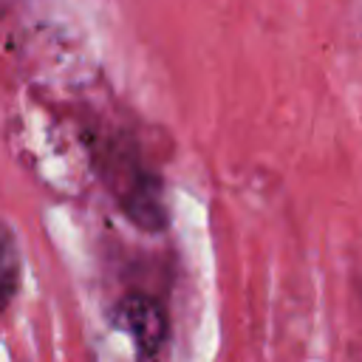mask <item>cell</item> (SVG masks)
<instances>
[{"mask_svg":"<svg viewBox=\"0 0 362 362\" xmlns=\"http://www.w3.org/2000/svg\"><path fill=\"white\" fill-rule=\"evenodd\" d=\"M116 320L133 337L141 356H156L170 337L167 311L150 294H127L116 308Z\"/></svg>","mask_w":362,"mask_h":362,"instance_id":"1","label":"cell"},{"mask_svg":"<svg viewBox=\"0 0 362 362\" xmlns=\"http://www.w3.org/2000/svg\"><path fill=\"white\" fill-rule=\"evenodd\" d=\"M17 277H20V260H17L14 238L8 235V229L0 226V311L6 308V303L17 288Z\"/></svg>","mask_w":362,"mask_h":362,"instance_id":"2","label":"cell"}]
</instances>
